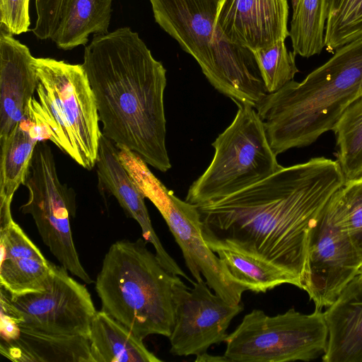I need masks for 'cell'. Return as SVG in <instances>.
Segmentation results:
<instances>
[{"instance_id": "6da1fadb", "label": "cell", "mask_w": 362, "mask_h": 362, "mask_svg": "<svg viewBox=\"0 0 362 362\" xmlns=\"http://www.w3.org/2000/svg\"><path fill=\"white\" fill-rule=\"evenodd\" d=\"M344 182L337 160L316 157L194 206L206 242L223 241L259 255L301 283L310 229Z\"/></svg>"}, {"instance_id": "7a4b0ae2", "label": "cell", "mask_w": 362, "mask_h": 362, "mask_svg": "<svg viewBox=\"0 0 362 362\" xmlns=\"http://www.w3.org/2000/svg\"><path fill=\"white\" fill-rule=\"evenodd\" d=\"M93 90L102 134L148 165L171 168L166 148V69L139 34L122 27L94 35L82 64Z\"/></svg>"}, {"instance_id": "3957f363", "label": "cell", "mask_w": 362, "mask_h": 362, "mask_svg": "<svg viewBox=\"0 0 362 362\" xmlns=\"http://www.w3.org/2000/svg\"><path fill=\"white\" fill-rule=\"evenodd\" d=\"M362 95V39L337 49L302 81L267 93L255 107L277 156L309 146L332 130L344 110Z\"/></svg>"}, {"instance_id": "277c9868", "label": "cell", "mask_w": 362, "mask_h": 362, "mask_svg": "<svg viewBox=\"0 0 362 362\" xmlns=\"http://www.w3.org/2000/svg\"><path fill=\"white\" fill-rule=\"evenodd\" d=\"M147 243L140 238L112 243L95 283L102 310L142 340L152 334L170 336L173 289L180 279L162 266Z\"/></svg>"}, {"instance_id": "5b68a950", "label": "cell", "mask_w": 362, "mask_h": 362, "mask_svg": "<svg viewBox=\"0 0 362 362\" xmlns=\"http://www.w3.org/2000/svg\"><path fill=\"white\" fill-rule=\"evenodd\" d=\"M156 22L192 55L221 93L255 108L268 93L252 51L216 24L220 0H150Z\"/></svg>"}, {"instance_id": "8992f818", "label": "cell", "mask_w": 362, "mask_h": 362, "mask_svg": "<svg viewBox=\"0 0 362 362\" xmlns=\"http://www.w3.org/2000/svg\"><path fill=\"white\" fill-rule=\"evenodd\" d=\"M36 93L46 139L77 164L92 170L102 132L93 90L82 64L35 58Z\"/></svg>"}, {"instance_id": "52a82bcc", "label": "cell", "mask_w": 362, "mask_h": 362, "mask_svg": "<svg viewBox=\"0 0 362 362\" xmlns=\"http://www.w3.org/2000/svg\"><path fill=\"white\" fill-rule=\"evenodd\" d=\"M231 124L212 143L214 158L189 187L185 201L214 202L272 175L283 166L272 149L255 108L239 105Z\"/></svg>"}, {"instance_id": "ba28073f", "label": "cell", "mask_w": 362, "mask_h": 362, "mask_svg": "<svg viewBox=\"0 0 362 362\" xmlns=\"http://www.w3.org/2000/svg\"><path fill=\"white\" fill-rule=\"evenodd\" d=\"M119 157L145 198L158 209L180 246L185 264L196 281L203 279L223 299L240 304L247 288L235 281L208 246L197 207L177 197L152 173L148 164L125 146L118 148Z\"/></svg>"}, {"instance_id": "9c48e42d", "label": "cell", "mask_w": 362, "mask_h": 362, "mask_svg": "<svg viewBox=\"0 0 362 362\" xmlns=\"http://www.w3.org/2000/svg\"><path fill=\"white\" fill-rule=\"evenodd\" d=\"M328 332L324 313L303 314L293 308L270 316L254 309L224 342L230 362L310 361L325 353Z\"/></svg>"}, {"instance_id": "30bf717a", "label": "cell", "mask_w": 362, "mask_h": 362, "mask_svg": "<svg viewBox=\"0 0 362 362\" xmlns=\"http://www.w3.org/2000/svg\"><path fill=\"white\" fill-rule=\"evenodd\" d=\"M23 185L29 190V199L20 211L32 216L44 244L61 266L86 284L92 283L73 240L74 202L59 181L50 146L42 141L35 148Z\"/></svg>"}, {"instance_id": "8fae6325", "label": "cell", "mask_w": 362, "mask_h": 362, "mask_svg": "<svg viewBox=\"0 0 362 362\" xmlns=\"http://www.w3.org/2000/svg\"><path fill=\"white\" fill-rule=\"evenodd\" d=\"M1 312L20 328L61 336L89 337L97 313L86 287L54 264L52 276L40 291L11 296L1 288Z\"/></svg>"}, {"instance_id": "7c38bea8", "label": "cell", "mask_w": 362, "mask_h": 362, "mask_svg": "<svg viewBox=\"0 0 362 362\" xmlns=\"http://www.w3.org/2000/svg\"><path fill=\"white\" fill-rule=\"evenodd\" d=\"M362 269V259L328 202L310 229L301 289L322 310Z\"/></svg>"}, {"instance_id": "4fadbf2b", "label": "cell", "mask_w": 362, "mask_h": 362, "mask_svg": "<svg viewBox=\"0 0 362 362\" xmlns=\"http://www.w3.org/2000/svg\"><path fill=\"white\" fill-rule=\"evenodd\" d=\"M186 286L180 278L173 289L175 323L170 352L178 356H197L214 344L225 341L227 329L243 310L211 292L203 279Z\"/></svg>"}, {"instance_id": "5bb4252c", "label": "cell", "mask_w": 362, "mask_h": 362, "mask_svg": "<svg viewBox=\"0 0 362 362\" xmlns=\"http://www.w3.org/2000/svg\"><path fill=\"white\" fill-rule=\"evenodd\" d=\"M287 0H220L216 24L230 42L252 52L289 35Z\"/></svg>"}, {"instance_id": "9a60e30c", "label": "cell", "mask_w": 362, "mask_h": 362, "mask_svg": "<svg viewBox=\"0 0 362 362\" xmlns=\"http://www.w3.org/2000/svg\"><path fill=\"white\" fill-rule=\"evenodd\" d=\"M95 166L100 190L112 195L125 213L139 223L143 238L152 244L162 266L170 273L193 283L165 250L151 223L145 197L122 163L116 145L103 134Z\"/></svg>"}, {"instance_id": "2e32d148", "label": "cell", "mask_w": 362, "mask_h": 362, "mask_svg": "<svg viewBox=\"0 0 362 362\" xmlns=\"http://www.w3.org/2000/svg\"><path fill=\"white\" fill-rule=\"evenodd\" d=\"M35 58L3 28L0 32V141L23 117L37 86Z\"/></svg>"}, {"instance_id": "e0dca14e", "label": "cell", "mask_w": 362, "mask_h": 362, "mask_svg": "<svg viewBox=\"0 0 362 362\" xmlns=\"http://www.w3.org/2000/svg\"><path fill=\"white\" fill-rule=\"evenodd\" d=\"M0 351L18 362H92L88 337L53 335L20 328L3 313Z\"/></svg>"}, {"instance_id": "ac0fdd59", "label": "cell", "mask_w": 362, "mask_h": 362, "mask_svg": "<svg viewBox=\"0 0 362 362\" xmlns=\"http://www.w3.org/2000/svg\"><path fill=\"white\" fill-rule=\"evenodd\" d=\"M43 140L44 127L33 97L21 120L0 141V210H11L13 195L24 182L35 148Z\"/></svg>"}, {"instance_id": "d6986e66", "label": "cell", "mask_w": 362, "mask_h": 362, "mask_svg": "<svg viewBox=\"0 0 362 362\" xmlns=\"http://www.w3.org/2000/svg\"><path fill=\"white\" fill-rule=\"evenodd\" d=\"M323 313L328 338L322 361L362 362V292L343 291Z\"/></svg>"}, {"instance_id": "ffe728a7", "label": "cell", "mask_w": 362, "mask_h": 362, "mask_svg": "<svg viewBox=\"0 0 362 362\" xmlns=\"http://www.w3.org/2000/svg\"><path fill=\"white\" fill-rule=\"evenodd\" d=\"M233 279L247 291L266 293L282 284L301 288L300 281L293 274L259 255L223 241H207Z\"/></svg>"}, {"instance_id": "44dd1931", "label": "cell", "mask_w": 362, "mask_h": 362, "mask_svg": "<svg viewBox=\"0 0 362 362\" xmlns=\"http://www.w3.org/2000/svg\"><path fill=\"white\" fill-rule=\"evenodd\" d=\"M92 362H161L123 324L103 310L97 311L89 333Z\"/></svg>"}, {"instance_id": "7402d4cb", "label": "cell", "mask_w": 362, "mask_h": 362, "mask_svg": "<svg viewBox=\"0 0 362 362\" xmlns=\"http://www.w3.org/2000/svg\"><path fill=\"white\" fill-rule=\"evenodd\" d=\"M113 0H63L57 27L50 38L63 50L86 45L90 34H105Z\"/></svg>"}, {"instance_id": "603a6c76", "label": "cell", "mask_w": 362, "mask_h": 362, "mask_svg": "<svg viewBox=\"0 0 362 362\" xmlns=\"http://www.w3.org/2000/svg\"><path fill=\"white\" fill-rule=\"evenodd\" d=\"M54 264L41 251L1 258V287L11 296L42 291L52 276Z\"/></svg>"}, {"instance_id": "cb8c5ba5", "label": "cell", "mask_w": 362, "mask_h": 362, "mask_svg": "<svg viewBox=\"0 0 362 362\" xmlns=\"http://www.w3.org/2000/svg\"><path fill=\"white\" fill-rule=\"evenodd\" d=\"M292 9L293 52L306 58L319 54L325 47L326 0H292Z\"/></svg>"}, {"instance_id": "d4e9b609", "label": "cell", "mask_w": 362, "mask_h": 362, "mask_svg": "<svg viewBox=\"0 0 362 362\" xmlns=\"http://www.w3.org/2000/svg\"><path fill=\"white\" fill-rule=\"evenodd\" d=\"M337 141V162L345 181L362 177V95L341 115L332 130Z\"/></svg>"}, {"instance_id": "484cf974", "label": "cell", "mask_w": 362, "mask_h": 362, "mask_svg": "<svg viewBox=\"0 0 362 362\" xmlns=\"http://www.w3.org/2000/svg\"><path fill=\"white\" fill-rule=\"evenodd\" d=\"M362 39V0H326L325 47L334 54Z\"/></svg>"}, {"instance_id": "4316f807", "label": "cell", "mask_w": 362, "mask_h": 362, "mask_svg": "<svg viewBox=\"0 0 362 362\" xmlns=\"http://www.w3.org/2000/svg\"><path fill=\"white\" fill-rule=\"evenodd\" d=\"M362 259V177L345 181L328 201Z\"/></svg>"}, {"instance_id": "83f0119b", "label": "cell", "mask_w": 362, "mask_h": 362, "mask_svg": "<svg viewBox=\"0 0 362 362\" xmlns=\"http://www.w3.org/2000/svg\"><path fill=\"white\" fill-rule=\"evenodd\" d=\"M252 53L268 93L281 89L299 71L296 64V54L287 49L284 40Z\"/></svg>"}, {"instance_id": "f1b7e54d", "label": "cell", "mask_w": 362, "mask_h": 362, "mask_svg": "<svg viewBox=\"0 0 362 362\" xmlns=\"http://www.w3.org/2000/svg\"><path fill=\"white\" fill-rule=\"evenodd\" d=\"M30 0H0L1 28L11 35H20L29 30Z\"/></svg>"}, {"instance_id": "f546056e", "label": "cell", "mask_w": 362, "mask_h": 362, "mask_svg": "<svg viewBox=\"0 0 362 362\" xmlns=\"http://www.w3.org/2000/svg\"><path fill=\"white\" fill-rule=\"evenodd\" d=\"M63 0H35L37 20L33 29L39 40L50 39L59 20Z\"/></svg>"}, {"instance_id": "4dcf8cb0", "label": "cell", "mask_w": 362, "mask_h": 362, "mask_svg": "<svg viewBox=\"0 0 362 362\" xmlns=\"http://www.w3.org/2000/svg\"><path fill=\"white\" fill-rule=\"evenodd\" d=\"M343 291L362 292V269L358 274L350 281ZM342 291V292H343Z\"/></svg>"}, {"instance_id": "1f68e13d", "label": "cell", "mask_w": 362, "mask_h": 362, "mask_svg": "<svg viewBox=\"0 0 362 362\" xmlns=\"http://www.w3.org/2000/svg\"><path fill=\"white\" fill-rule=\"evenodd\" d=\"M195 362H229L228 358L223 356H214L206 352L197 356Z\"/></svg>"}]
</instances>
